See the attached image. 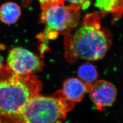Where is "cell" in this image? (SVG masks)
Instances as JSON below:
<instances>
[{
  "instance_id": "1",
  "label": "cell",
  "mask_w": 123,
  "mask_h": 123,
  "mask_svg": "<svg viewBox=\"0 0 123 123\" xmlns=\"http://www.w3.org/2000/svg\"><path fill=\"white\" fill-rule=\"evenodd\" d=\"M41 83L32 74L19 75L6 66L0 70V122L22 123V113L39 94Z\"/></svg>"
},
{
  "instance_id": "2",
  "label": "cell",
  "mask_w": 123,
  "mask_h": 123,
  "mask_svg": "<svg viewBox=\"0 0 123 123\" xmlns=\"http://www.w3.org/2000/svg\"><path fill=\"white\" fill-rule=\"evenodd\" d=\"M87 19V23L80 27L71 37L70 49L76 58L97 61L105 56L111 43L101 29L98 15L91 14Z\"/></svg>"
},
{
  "instance_id": "3",
  "label": "cell",
  "mask_w": 123,
  "mask_h": 123,
  "mask_svg": "<svg viewBox=\"0 0 123 123\" xmlns=\"http://www.w3.org/2000/svg\"><path fill=\"white\" fill-rule=\"evenodd\" d=\"M80 8L64 2L54 3L42 8L41 21L45 25L42 35L41 51H45L48 41L55 38L60 34H67L77 26Z\"/></svg>"
},
{
  "instance_id": "4",
  "label": "cell",
  "mask_w": 123,
  "mask_h": 123,
  "mask_svg": "<svg viewBox=\"0 0 123 123\" xmlns=\"http://www.w3.org/2000/svg\"><path fill=\"white\" fill-rule=\"evenodd\" d=\"M75 103L64 98L39 94L33 97L24 108L22 123H57L66 119L74 107Z\"/></svg>"
},
{
  "instance_id": "5",
  "label": "cell",
  "mask_w": 123,
  "mask_h": 123,
  "mask_svg": "<svg viewBox=\"0 0 123 123\" xmlns=\"http://www.w3.org/2000/svg\"><path fill=\"white\" fill-rule=\"evenodd\" d=\"M9 68L19 75L33 74L40 70L43 63L39 57L29 50L22 47L12 49L7 58Z\"/></svg>"
},
{
  "instance_id": "6",
  "label": "cell",
  "mask_w": 123,
  "mask_h": 123,
  "mask_svg": "<svg viewBox=\"0 0 123 123\" xmlns=\"http://www.w3.org/2000/svg\"><path fill=\"white\" fill-rule=\"evenodd\" d=\"M91 99L98 110L112 105L116 100L117 89L113 84L105 80L96 81L90 88Z\"/></svg>"
},
{
  "instance_id": "7",
  "label": "cell",
  "mask_w": 123,
  "mask_h": 123,
  "mask_svg": "<svg viewBox=\"0 0 123 123\" xmlns=\"http://www.w3.org/2000/svg\"><path fill=\"white\" fill-rule=\"evenodd\" d=\"M87 91V88L85 83L80 79L73 78L66 80L63 83L61 92L57 93L55 96L77 103L82 100Z\"/></svg>"
},
{
  "instance_id": "8",
  "label": "cell",
  "mask_w": 123,
  "mask_h": 123,
  "mask_svg": "<svg viewBox=\"0 0 123 123\" xmlns=\"http://www.w3.org/2000/svg\"><path fill=\"white\" fill-rule=\"evenodd\" d=\"M95 6L103 15L111 14L114 20L123 15V0H96Z\"/></svg>"
},
{
  "instance_id": "9",
  "label": "cell",
  "mask_w": 123,
  "mask_h": 123,
  "mask_svg": "<svg viewBox=\"0 0 123 123\" xmlns=\"http://www.w3.org/2000/svg\"><path fill=\"white\" fill-rule=\"evenodd\" d=\"M21 15V9L14 2H5L0 6V20L6 24H13L18 21Z\"/></svg>"
},
{
  "instance_id": "10",
  "label": "cell",
  "mask_w": 123,
  "mask_h": 123,
  "mask_svg": "<svg viewBox=\"0 0 123 123\" xmlns=\"http://www.w3.org/2000/svg\"><path fill=\"white\" fill-rule=\"evenodd\" d=\"M78 74L80 79L86 84L87 91L89 92L92 85L98 79V74L96 68L91 63H84L79 67Z\"/></svg>"
},
{
  "instance_id": "11",
  "label": "cell",
  "mask_w": 123,
  "mask_h": 123,
  "mask_svg": "<svg viewBox=\"0 0 123 123\" xmlns=\"http://www.w3.org/2000/svg\"><path fill=\"white\" fill-rule=\"evenodd\" d=\"M69 5L79 7L80 9H86L90 5V0H63Z\"/></svg>"
},
{
  "instance_id": "12",
  "label": "cell",
  "mask_w": 123,
  "mask_h": 123,
  "mask_svg": "<svg viewBox=\"0 0 123 123\" xmlns=\"http://www.w3.org/2000/svg\"><path fill=\"white\" fill-rule=\"evenodd\" d=\"M38 0L40 3L42 8H43L54 3L61 2V1L64 2L63 0Z\"/></svg>"
},
{
  "instance_id": "13",
  "label": "cell",
  "mask_w": 123,
  "mask_h": 123,
  "mask_svg": "<svg viewBox=\"0 0 123 123\" xmlns=\"http://www.w3.org/2000/svg\"><path fill=\"white\" fill-rule=\"evenodd\" d=\"M3 68V62H2V59L0 56V70Z\"/></svg>"
},
{
  "instance_id": "14",
  "label": "cell",
  "mask_w": 123,
  "mask_h": 123,
  "mask_svg": "<svg viewBox=\"0 0 123 123\" xmlns=\"http://www.w3.org/2000/svg\"><path fill=\"white\" fill-rule=\"evenodd\" d=\"M24 123V122H23V123Z\"/></svg>"
},
{
  "instance_id": "15",
  "label": "cell",
  "mask_w": 123,
  "mask_h": 123,
  "mask_svg": "<svg viewBox=\"0 0 123 123\" xmlns=\"http://www.w3.org/2000/svg\"><path fill=\"white\" fill-rule=\"evenodd\" d=\"M0 123H1V122H0Z\"/></svg>"
}]
</instances>
